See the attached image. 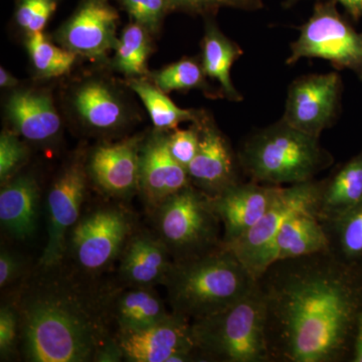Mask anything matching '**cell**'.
<instances>
[{
  "mask_svg": "<svg viewBox=\"0 0 362 362\" xmlns=\"http://www.w3.org/2000/svg\"><path fill=\"white\" fill-rule=\"evenodd\" d=\"M0 86L2 89H16L20 86V81L13 74L9 73L4 66L0 68Z\"/></svg>",
  "mask_w": 362,
  "mask_h": 362,
  "instance_id": "cell-41",
  "label": "cell"
},
{
  "mask_svg": "<svg viewBox=\"0 0 362 362\" xmlns=\"http://www.w3.org/2000/svg\"><path fill=\"white\" fill-rule=\"evenodd\" d=\"M151 35L134 21L126 26L114 49V68L128 78L145 77L149 73L147 61L152 52Z\"/></svg>",
  "mask_w": 362,
  "mask_h": 362,
  "instance_id": "cell-27",
  "label": "cell"
},
{
  "mask_svg": "<svg viewBox=\"0 0 362 362\" xmlns=\"http://www.w3.org/2000/svg\"><path fill=\"white\" fill-rule=\"evenodd\" d=\"M40 187L35 176L21 175L4 183L0 192V221L14 237L25 239L37 228Z\"/></svg>",
  "mask_w": 362,
  "mask_h": 362,
  "instance_id": "cell-20",
  "label": "cell"
},
{
  "mask_svg": "<svg viewBox=\"0 0 362 362\" xmlns=\"http://www.w3.org/2000/svg\"><path fill=\"white\" fill-rule=\"evenodd\" d=\"M13 130H4L0 135V180L2 185L13 180L28 157L25 143Z\"/></svg>",
  "mask_w": 362,
  "mask_h": 362,
  "instance_id": "cell-33",
  "label": "cell"
},
{
  "mask_svg": "<svg viewBox=\"0 0 362 362\" xmlns=\"http://www.w3.org/2000/svg\"><path fill=\"white\" fill-rule=\"evenodd\" d=\"M199 130V151L188 165L187 173L194 187L214 197L240 182L237 162L230 143L211 117L202 119Z\"/></svg>",
  "mask_w": 362,
  "mask_h": 362,
  "instance_id": "cell-15",
  "label": "cell"
},
{
  "mask_svg": "<svg viewBox=\"0 0 362 362\" xmlns=\"http://www.w3.org/2000/svg\"><path fill=\"white\" fill-rule=\"evenodd\" d=\"M258 281L221 246L173 264L163 284L176 314L192 321L218 313L246 296Z\"/></svg>",
  "mask_w": 362,
  "mask_h": 362,
  "instance_id": "cell-3",
  "label": "cell"
},
{
  "mask_svg": "<svg viewBox=\"0 0 362 362\" xmlns=\"http://www.w3.org/2000/svg\"><path fill=\"white\" fill-rule=\"evenodd\" d=\"M160 238L149 235H136L126 247L121 263V274L125 281L136 287H152L163 284L173 263Z\"/></svg>",
  "mask_w": 362,
  "mask_h": 362,
  "instance_id": "cell-22",
  "label": "cell"
},
{
  "mask_svg": "<svg viewBox=\"0 0 362 362\" xmlns=\"http://www.w3.org/2000/svg\"><path fill=\"white\" fill-rule=\"evenodd\" d=\"M240 168L263 185H297L313 180L332 165L333 156L314 137L283 119L247 137L238 156Z\"/></svg>",
  "mask_w": 362,
  "mask_h": 362,
  "instance_id": "cell-4",
  "label": "cell"
},
{
  "mask_svg": "<svg viewBox=\"0 0 362 362\" xmlns=\"http://www.w3.org/2000/svg\"><path fill=\"white\" fill-rule=\"evenodd\" d=\"M127 84L144 104L156 130L168 132L176 129L180 123H197L206 116L204 111L180 108L145 77L128 78Z\"/></svg>",
  "mask_w": 362,
  "mask_h": 362,
  "instance_id": "cell-25",
  "label": "cell"
},
{
  "mask_svg": "<svg viewBox=\"0 0 362 362\" xmlns=\"http://www.w3.org/2000/svg\"><path fill=\"white\" fill-rule=\"evenodd\" d=\"M199 122L192 123V127L187 129L175 130L168 135V148L171 156L187 169L199 151L201 141Z\"/></svg>",
  "mask_w": 362,
  "mask_h": 362,
  "instance_id": "cell-34",
  "label": "cell"
},
{
  "mask_svg": "<svg viewBox=\"0 0 362 362\" xmlns=\"http://www.w3.org/2000/svg\"><path fill=\"white\" fill-rule=\"evenodd\" d=\"M170 11L209 14L221 7L256 11L263 6L261 0H168Z\"/></svg>",
  "mask_w": 362,
  "mask_h": 362,
  "instance_id": "cell-35",
  "label": "cell"
},
{
  "mask_svg": "<svg viewBox=\"0 0 362 362\" xmlns=\"http://www.w3.org/2000/svg\"><path fill=\"white\" fill-rule=\"evenodd\" d=\"M88 168L78 157L71 159L62 168L47 195V243L40 264L45 267L58 265L66 249L68 230L76 225L87 189Z\"/></svg>",
  "mask_w": 362,
  "mask_h": 362,
  "instance_id": "cell-10",
  "label": "cell"
},
{
  "mask_svg": "<svg viewBox=\"0 0 362 362\" xmlns=\"http://www.w3.org/2000/svg\"><path fill=\"white\" fill-rule=\"evenodd\" d=\"M270 361H351L362 269L331 252L273 264L258 280Z\"/></svg>",
  "mask_w": 362,
  "mask_h": 362,
  "instance_id": "cell-1",
  "label": "cell"
},
{
  "mask_svg": "<svg viewBox=\"0 0 362 362\" xmlns=\"http://www.w3.org/2000/svg\"><path fill=\"white\" fill-rule=\"evenodd\" d=\"M61 0H16L14 21L26 35L44 30Z\"/></svg>",
  "mask_w": 362,
  "mask_h": 362,
  "instance_id": "cell-31",
  "label": "cell"
},
{
  "mask_svg": "<svg viewBox=\"0 0 362 362\" xmlns=\"http://www.w3.org/2000/svg\"><path fill=\"white\" fill-rule=\"evenodd\" d=\"M330 247L327 228L316 211L303 209L281 228L275 240V262L330 252Z\"/></svg>",
  "mask_w": 362,
  "mask_h": 362,
  "instance_id": "cell-21",
  "label": "cell"
},
{
  "mask_svg": "<svg viewBox=\"0 0 362 362\" xmlns=\"http://www.w3.org/2000/svg\"><path fill=\"white\" fill-rule=\"evenodd\" d=\"M221 221L211 197L189 185L158 206L162 242L176 261L194 258L218 249Z\"/></svg>",
  "mask_w": 362,
  "mask_h": 362,
  "instance_id": "cell-6",
  "label": "cell"
},
{
  "mask_svg": "<svg viewBox=\"0 0 362 362\" xmlns=\"http://www.w3.org/2000/svg\"><path fill=\"white\" fill-rule=\"evenodd\" d=\"M351 361L362 362V307L361 314H359L358 323H357L356 340H354Z\"/></svg>",
  "mask_w": 362,
  "mask_h": 362,
  "instance_id": "cell-39",
  "label": "cell"
},
{
  "mask_svg": "<svg viewBox=\"0 0 362 362\" xmlns=\"http://www.w3.org/2000/svg\"><path fill=\"white\" fill-rule=\"evenodd\" d=\"M149 75L152 82L166 94L199 89L204 90L209 96L216 97L213 94L216 90L207 84V77L201 61L197 59H181Z\"/></svg>",
  "mask_w": 362,
  "mask_h": 362,
  "instance_id": "cell-30",
  "label": "cell"
},
{
  "mask_svg": "<svg viewBox=\"0 0 362 362\" xmlns=\"http://www.w3.org/2000/svg\"><path fill=\"white\" fill-rule=\"evenodd\" d=\"M20 259L13 252L1 250L0 252V287H6L13 282L20 272Z\"/></svg>",
  "mask_w": 362,
  "mask_h": 362,
  "instance_id": "cell-37",
  "label": "cell"
},
{
  "mask_svg": "<svg viewBox=\"0 0 362 362\" xmlns=\"http://www.w3.org/2000/svg\"><path fill=\"white\" fill-rule=\"evenodd\" d=\"M124 358L122 349L118 341H107L98 350L94 361L116 362Z\"/></svg>",
  "mask_w": 362,
  "mask_h": 362,
  "instance_id": "cell-38",
  "label": "cell"
},
{
  "mask_svg": "<svg viewBox=\"0 0 362 362\" xmlns=\"http://www.w3.org/2000/svg\"><path fill=\"white\" fill-rule=\"evenodd\" d=\"M120 331H137L160 322L171 313L151 287H136L125 292L116 303Z\"/></svg>",
  "mask_w": 362,
  "mask_h": 362,
  "instance_id": "cell-26",
  "label": "cell"
},
{
  "mask_svg": "<svg viewBox=\"0 0 362 362\" xmlns=\"http://www.w3.org/2000/svg\"><path fill=\"white\" fill-rule=\"evenodd\" d=\"M298 0H287V4L288 6H290V4H295V2H297Z\"/></svg>",
  "mask_w": 362,
  "mask_h": 362,
  "instance_id": "cell-42",
  "label": "cell"
},
{
  "mask_svg": "<svg viewBox=\"0 0 362 362\" xmlns=\"http://www.w3.org/2000/svg\"><path fill=\"white\" fill-rule=\"evenodd\" d=\"M132 21L142 25L152 35L160 30L164 18L170 13L168 0H118Z\"/></svg>",
  "mask_w": 362,
  "mask_h": 362,
  "instance_id": "cell-32",
  "label": "cell"
},
{
  "mask_svg": "<svg viewBox=\"0 0 362 362\" xmlns=\"http://www.w3.org/2000/svg\"><path fill=\"white\" fill-rule=\"evenodd\" d=\"M322 181L310 180L280 187L271 206L251 230L230 245H223L259 280L275 263V240L283 225L303 209H314L320 197Z\"/></svg>",
  "mask_w": 362,
  "mask_h": 362,
  "instance_id": "cell-7",
  "label": "cell"
},
{
  "mask_svg": "<svg viewBox=\"0 0 362 362\" xmlns=\"http://www.w3.org/2000/svg\"><path fill=\"white\" fill-rule=\"evenodd\" d=\"M266 301L259 282L226 309L192 322L202 361L270 362L266 337Z\"/></svg>",
  "mask_w": 362,
  "mask_h": 362,
  "instance_id": "cell-5",
  "label": "cell"
},
{
  "mask_svg": "<svg viewBox=\"0 0 362 362\" xmlns=\"http://www.w3.org/2000/svg\"><path fill=\"white\" fill-rule=\"evenodd\" d=\"M362 204V150L322 181L316 214L324 223Z\"/></svg>",
  "mask_w": 362,
  "mask_h": 362,
  "instance_id": "cell-23",
  "label": "cell"
},
{
  "mask_svg": "<svg viewBox=\"0 0 362 362\" xmlns=\"http://www.w3.org/2000/svg\"><path fill=\"white\" fill-rule=\"evenodd\" d=\"M119 16L110 0H81L56 33L57 42L77 56L102 59L118 42Z\"/></svg>",
  "mask_w": 362,
  "mask_h": 362,
  "instance_id": "cell-12",
  "label": "cell"
},
{
  "mask_svg": "<svg viewBox=\"0 0 362 362\" xmlns=\"http://www.w3.org/2000/svg\"><path fill=\"white\" fill-rule=\"evenodd\" d=\"M6 114L13 131L28 141L52 142L62 130L61 117L47 90L13 89L6 100Z\"/></svg>",
  "mask_w": 362,
  "mask_h": 362,
  "instance_id": "cell-19",
  "label": "cell"
},
{
  "mask_svg": "<svg viewBox=\"0 0 362 362\" xmlns=\"http://www.w3.org/2000/svg\"><path fill=\"white\" fill-rule=\"evenodd\" d=\"M341 94V78L335 71L300 77L288 89L282 119L296 129L319 138L337 121Z\"/></svg>",
  "mask_w": 362,
  "mask_h": 362,
  "instance_id": "cell-9",
  "label": "cell"
},
{
  "mask_svg": "<svg viewBox=\"0 0 362 362\" xmlns=\"http://www.w3.org/2000/svg\"><path fill=\"white\" fill-rule=\"evenodd\" d=\"M117 341L124 359L131 362H187L199 357L192 323L175 312L144 329L120 331Z\"/></svg>",
  "mask_w": 362,
  "mask_h": 362,
  "instance_id": "cell-11",
  "label": "cell"
},
{
  "mask_svg": "<svg viewBox=\"0 0 362 362\" xmlns=\"http://www.w3.org/2000/svg\"><path fill=\"white\" fill-rule=\"evenodd\" d=\"M25 45L33 70L42 78H59L70 73L78 57L62 45H54L42 32L26 35Z\"/></svg>",
  "mask_w": 362,
  "mask_h": 362,
  "instance_id": "cell-29",
  "label": "cell"
},
{
  "mask_svg": "<svg viewBox=\"0 0 362 362\" xmlns=\"http://www.w3.org/2000/svg\"><path fill=\"white\" fill-rule=\"evenodd\" d=\"M324 225L329 233L330 252L343 263L362 269V204Z\"/></svg>",
  "mask_w": 362,
  "mask_h": 362,
  "instance_id": "cell-28",
  "label": "cell"
},
{
  "mask_svg": "<svg viewBox=\"0 0 362 362\" xmlns=\"http://www.w3.org/2000/svg\"><path fill=\"white\" fill-rule=\"evenodd\" d=\"M341 4L354 20L362 18V0H334Z\"/></svg>",
  "mask_w": 362,
  "mask_h": 362,
  "instance_id": "cell-40",
  "label": "cell"
},
{
  "mask_svg": "<svg viewBox=\"0 0 362 362\" xmlns=\"http://www.w3.org/2000/svg\"><path fill=\"white\" fill-rule=\"evenodd\" d=\"M142 141L141 138L135 136L100 145L92 152L88 173L107 194L126 197L139 189Z\"/></svg>",
  "mask_w": 362,
  "mask_h": 362,
  "instance_id": "cell-18",
  "label": "cell"
},
{
  "mask_svg": "<svg viewBox=\"0 0 362 362\" xmlns=\"http://www.w3.org/2000/svg\"><path fill=\"white\" fill-rule=\"evenodd\" d=\"M168 135L156 130L142 141L139 189L149 206L157 207L171 195L192 185L187 169L171 156Z\"/></svg>",
  "mask_w": 362,
  "mask_h": 362,
  "instance_id": "cell-17",
  "label": "cell"
},
{
  "mask_svg": "<svg viewBox=\"0 0 362 362\" xmlns=\"http://www.w3.org/2000/svg\"><path fill=\"white\" fill-rule=\"evenodd\" d=\"M18 317L30 361H94L105 343L97 312L66 288L49 286L32 293L23 300Z\"/></svg>",
  "mask_w": 362,
  "mask_h": 362,
  "instance_id": "cell-2",
  "label": "cell"
},
{
  "mask_svg": "<svg viewBox=\"0 0 362 362\" xmlns=\"http://www.w3.org/2000/svg\"><path fill=\"white\" fill-rule=\"evenodd\" d=\"M331 0L317 4L308 21L300 28L286 64L302 59H321L337 70H349L362 80V33H357Z\"/></svg>",
  "mask_w": 362,
  "mask_h": 362,
  "instance_id": "cell-8",
  "label": "cell"
},
{
  "mask_svg": "<svg viewBox=\"0 0 362 362\" xmlns=\"http://www.w3.org/2000/svg\"><path fill=\"white\" fill-rule=\"evenodd\" d=\"M20 317L11 307L4 306L0 310V354L6 358L13 354L18 337Z\"/></svg>",
  "mask_w": 362,
  "mask_h": 362,
  "instance_id": "cell-36",
  "label": "cell"
},
{
  "mask_svg": "<svg viewBox=\"0 0 362 362\" xmlns=\"http://www.w3.org/2000/svg\"><path fill=\"white\" fill-rule=\"evenodd\" d=\"M70 107L78 122L92 132H116L132 120V111L122 93L101 78L78 83L71 90Z\"/></svg>",
  "mask_w": 362,
  "mask_h": 362,
  "instance_id": "cell-14",
  "label": "cell"
},
{
  "mask_svg": "<svg viewBox=\"0 0 362 362\" xmlns=\"http://www.w3.org/2000/svg\"><path fill=\"white\" fill-rule=\"evenodd\" d=\"M275 185L238 182L211 197V204L225 228L223 245H230L246 235L271 206L277 194Z\"/></svg>",
  "mask_w": 362,
  "mask_h": 362,
  "instance_id": "cell-16",
  "label": "cell"
},
{
  "mask_svg": "<svg viewBox=\"0 0 362 362\" xmlns=\"http://www.w3.org/2000/svg\"><path fill=\"white\" fill-rule=\"evenodd\" d=\"M130 230L129 220L119 209L89 214L74 228L71 249L76 261L86 271H101L122 251Z\"/></svg>",
  "mask_w": 362,
  "mask_h": 362,
  "instance_id": "cell-13",
  "label": "cell"
},
{
  "mask_svg": "<svg viewBox=\"0 0 362 362\" xmlns=\"http://www.w3.org/2000/svg\"><path fill=\"white\" fill-rule=\"evenodd\" d=\"M202 40L201 63L206 77L220 85L221 94L230 101H242L243 97L233 86L230 71L233 64L243 56L239 45L221 32L216 21L206 18Z\"/></svg>",
  "mask_w": 362,
  "mask_h": 362,
  "instance_id": "cell-24",
  "label": "cell"
}]
</instances>
